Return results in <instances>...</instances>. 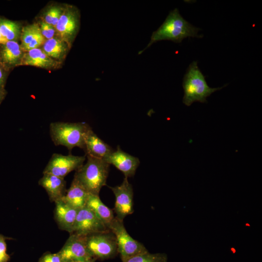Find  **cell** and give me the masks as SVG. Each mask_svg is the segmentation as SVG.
Masks as SVG:
<instances>
[{
    "label": "cell",
    "instance_id": "obj_1",
    "mask_svg": "<svg viewBox=\"0 0 262 262\" xmlns=\"http://www.w3.org/2000/svg\"><path fill=\"white\" fill-rule=\"evenodd\" d=\"M200 29L197 28L185 20L179 10L175 8L170 11L161 26L153 32L147 47L138 53L141 54L153 43L161 40H170L180 43L187 37L201 38L198 34Z\"/></svg>",
    "mask_w": 262,
    "mask_h": 262
},
{
    "label": "cell",
    "instance_id": "obj_2",
    "mask_svg": "<svg viewBox=\"0 0 262 262\" xmlns=\"http://www.w3.org/2000/svg\"><path fill=\"white\" fill-rule=\"evenodd\" d=\"M87 160L76 171L74 178L90 194L98 195L106 185L110 165L104 159L86 155Z\"/></svg>",
    "mask_w": 262,
    "mask_h": 262
},
{
    "label": "cell",
    "instance_id": "obj_3",
    "mask_svg": "<svg viewBox=\"0 0 262 262\" xmlns=\"http://www.w3.org/2000/svg\"><path fill=\"white\" fill-rule=\"evenodd\" d=\"M226 85L217 88L209 86L205 76L198 67L197 61H193L188 67L183 79L184 96L182 102L187 106L197 101L207 102V97Z\"/></svg>",
    "mask_w": 262,
    "mask_h": 262
},
{
    "label": "cell",
    "instance_id": "obj_4",
    "mask_svg": "<svg viewBox=\"0 0 262 262\" xmlns=\"http://www.w3.org/2000/svg\"><path fill=\"white\" fill-rule=\"evenodd\" d=\"M91 128L85 122H52L49 133L55 146H63L71 151L74 147L83 150L86 135Z\"/></svg>",
    "mask_w": 262,
    "mask_h": 262
},
{
    "label": "cell",
    "instance_id": "obj_5",
    "mask_svg": "<svg viewBox=\"0 0 262 262\" xmlns=\"http://www.w3.org/2000/svg\"><path fill=\"white\" fill-rule=\"evenodd\" d=\"M108 228L115 237L118 253L122 262L131 257L148 251L143 244L134 239L128 233L123 221L115 216L113 221L108 226Z\"/></svg>",
    "mask_w": 262,
    "mask_h": 262
},
{
    "label": "cell",
    "instance_id": "obj_6",
    "mask_svg": "<svg viewBox=\"0 0 262 262\" xmlns=\"http://www.w3.org/2000/svg\"><path fill=\"white\" fill-rule=\"evenodd\" d=\"M87 249L95 260H105L118 254L115 237L110 230L85 237Z\"/></svg>",
    "mask_w": 262,
    "mask_h": 262
},
{
    "label": "cell",
    "instance_id": "obj_7",
    "mask_svg": "<svg viewBox=\"0 0 262 262\" xmlns=\"http://www.w3.org/2000/svg\"><path fill=\"white\" fill-rule=\"evenodd\" d=\"M80 17L77 7L73 5L64 4V11L55 26L57 36L70 48L80 30Z\"/></svg>",
    "mask_w": 262,
    "mask_h": 262
},
{
    "label": "cell",
    "instance_id": "obj_8",
    "mask_svg": "<svg viewBox=\"0 0 262 262\" xmlns=\"http://www.w3.org/2000/svg\"><path fill=\"white\" fill-rule=\"evenodd\" d=\"M108 231L110 230L107 226L85 206L78 210L71 234L85 237Z\"/></svg>",
    "mask_w": 262,
    "mask_h": 262
},
{
    "label": "cell",
    "instance_id": "obj_9",
    "mask_svg": "<svg viewBox=\"0 0 262 262\" xmlns=\"http://www.w3.org/2000/svg\"><path fill=\"white\" fill-rule=\"evenodd\" d=\"M85 156L63 155L54 153L44 169L43 174H49L64 178L71 171L80 168L85 160Z\"/></svg>",
    "mask_w": 262,
    "mask_h": 262
},
{
    "label": "cell",
    "instance_id": "obj_10",
    "mask_svg": "<svg viewBox=\"0 0 262 262\" xmlns=\"http://www.w3.org/2000/svg\"><path fill=\"white\" fill-rule=\"evenodd\" d=\"M115 196L114 212L117 219L123 221L127 216L132 214L133 209V191L127 178L122 183L115 187H109Z\"/></svg>",
    "mask_w": 262,
    "mask_h": 262
},
{
    "label": "cell",
    "instance_id": "obj_11",
    "mask_svg": "<svg viewBox=\"0 0 262 262\" xmlns=\"http://www.w3.org/2000/svg\"><path fill=\"white\" fill-rule=\"evenodd\" d=\"M58 253L64 262H86L94 259L87 249L85 237L74 234H70Z\"/></svg>",
    "mask_w": 262,
    "mask_h": 262
},
{
    "label": "cell",
    "instance_id": "obj_12",
    "mask_svg": "<svg viewBox=\"0 0 262 262\" xmlns=\"http://www.w3.org/2000/svg\"><path fill=\"white\" fill-rule=\"evenodd\" d=\"M104 160L109 164H112L123 173L125 178L133 177L138 167L140 161L136 157L127 153L119 146Z\"/></svg>",
    "mask_w": 262,
    "mask_h": 262
},
{
    "label": "cell",
    "instance_id": "obj_13",
    "mask_svg": "<svg viewBox=\"0 0 262 262\" xmlns=\"http://www.w3.org/2000/svg\"><path fill=\"white\" fill-rule=\"evenodd\" d=\"M25 52L18 42L8 41L0 44V64L10 71L19 66Z\"/></svg>",
    "mask_w": 262,
    "mask_h": 262
},
{
    "label": "cell",
    "instance_id": "obj_14",
    "mask_svg": "<svg viewBox=\"0 0 262 262\" xmlns=\"http://www.w3.org/2000/svg\"><path fill=\"white\" fill-rule=\"evenodd\" d=\"M63 64L49 57L41 48L25 52L20 66H30L46 69L60 68Z\"/></svg>",
    "mask_w": 262,
    "mask_h": 262
},
{
    "label": "cell",
    "instance_id": "obj_15",
    "mask_svg": "<svg viewBox=\"0 0 262 262\" xmlns=\"http://www.w3.org/2000/svg\"><path fill=\"white\" fill-rule=\"evenodd\" d=\"M54 218L60 229L71 234L78 210L62 199L55 202Z\"/></svg>",
    "mask_w": 262,
    "mask_h": 262
},
{
    "label": "cell",
    "instance_id": "obj_16",
    "mask_svg": "<svg viewBox=\"0 0 262 262\" xmlns=\"http://www.w3.org/2000/svg\"><path fill=\"white\" fill-rule=\"evenodd\" d=\"M83 150L86 156L104 160L114 149L99 138L91 128L85 138Z\"/></svg>",
    "mask_w": 262,
    "mask_h": 262
},
{
    "label": "cell",
    "instance_id": "obj_17",
    "mask_svg": "<svg viewBox=\"0 0 262 262\" xmlns=\"http://www.w3.org/2000/svg\"><path fill=\"white\" fill-rule=\"evenodd\" d=\"M38 184L46 190L51 202L61 199L67 191L64 178L51 174H43Z\"/></svg>",
    "mask_w": 262,
    "mask_h": 262
},
{
    "label": "cell",
    "instance_id": "obj_18",
    "mask_svg": "<svg viewBox=\"0 0 262 262\" xmlns=\"http://www.w3.org/2000/svg\"><path fill=\"white\" fill-rule=\"evenodd\" d=\"M20 40V47L25 52L40 48L46 40L41 33L38 23H34L22 27Z\"/></svg>",
    "mask_w": 262,
    "mask_h": 262
},
{
    "label": "cell",
    "instance_id": "obj_19",
    "mask_svg": "<svg viewBox=\"0 0 262 262\" xmlns=\"http://www.w3.org/2000/svg\"><path fill=\"white\" fill-rule=\"evenodd\" d=\"M90 194L74 179L69 189L61 199L79 210L85 207Z\"/></svg>",
    "mask_w": 262,
    "mask_h": 262
},
{
    "label": "cell",
    "instance_id": "obj_20",
    "mask_svg": "<svg viewBox=\"0 0 262 262\" xmlns=\"http://www.w3.org/2000/svg\"><path fill=\"white\" fill-rule=\"evenodd\" d=\"M41 48L51 58L62 64L71 49L58 36L46 40Z\"/></svg>",
    "mask_w": 262,
    "mask_h": 262
},
{
    "label": "cell",
    "instance_id": "obj_21",
    "mask_svg": "<svg viewBox=\"0 0 262 262\" xmlns=\"http://www.w3.org/2000/svg\"><path fill=\"white\" fill-rule=\"evenodd\" d=\"M85 206L91 210L107 227L115 217L113 210L106 206L98 195L89 194Z\"/></svg>",
    "mask_w": 262,
    "mask_h": 262
},
{
    "label": "cell",
    "instance_id": "obj_22",
    "mask_svg": "<svg viewBox=\"0 0 262 262\" xmlns=\"http://www.w3.org/2000/svg\"><path fill=\"white\" fill-rule=\"evenodd\" d=\"M22 28L19 22L0 16V30L7 41L18 42L20 40Z\"/></svg>",
    "mask_w": 262,
    "mask_h": 262
},
{
    "label": "cell",
    "instance_id": "obj_23",
    "mask_svg": "<svg viewBox=\"0 0 262 262\" xmlns=\"http://www.w3.org/2000/svg\"><path fill=\"white\" fill-rule=\"evenodd\" d=\"M64 5H54L49 6L44 12L40 19L55 27L62 13Z\"/></svg>",
    "mask_w": 262,
    "mask_h": 262
},
{
    "label": "cell",
    "instance_id": "obj_24",
    "mask_svg": "<svg viewBox=\"0 0 262 262\" xmlns=\"http://www.w3.org/2000/svg\"><path fill=\"white\" fill-rule=\"evenodd\" d=\"M167 256L164 253L151 254L148 251L131 257L124 262H167Z\"/></svg>",
    "mask_w": 262,
    "mask_h": 262
},
{
    "label": "cell",
    "instance_id": "obj_25",
    "mask_svg": "<svg viewBox=\"0 0 262 262\" xmlns=\"http://www.w3.org/2000/svg\"><path fill=\"white\" fill-rule=\"evenodd\" d=\"M41 33L45 40H48L57 36L55 27L41 19L38 22Z\"/></svg>",
    "mask_w": 262,
    "mask_h": 262
},
{
    "label": "cell",
    "instance_id": "obj_26",
    "mask_svg": "<svg viewBox=\"0 0 262 262\" xmlns=\"http://www.w3.org/2000/svg\"><path fill=\"white\" fill-rule=\"evenodd\" d=\"M11 238L6 237L0 233V262H8L10 256L7 253L6 240Z\"/></svg>",
    "mask_w": 262,
    "mask_h": 262
},
{
    "label": "cell",
    "instance_id": "obj_27",
    "mask_svg": "<svg viewBox=\"0 0 262 262\" xmlns=\"http://www.w3.org/2000/svg\"><path fill=\"white\" fill-rule=\"evenodd\" d=\"M38 262H64V261L58 252L51 253L47 252L39 258Z\"/></svg>",
    "mask_w": 262,
    "mask_h": 262
},
{
    "label": "cell",
    "instance_id": "obj_28",
    "mask_svg": "<svg viewBox=\"0 0 262 262\" xmlns=\"http://www.w3.org/2000/svg\"><path fill=\"white\" fill-rule=\"evenodd\" d=\"M10 72L0 64V92L6 91L4 88Z\"/></svg>",
    "mask_w": 262,
    "mask_h": 262
},
{
    "label": "cell",
    "instance_id": "obj_29",
    "mask_svg": "<svg viewBox=\"0 0 262 262\" xmlns=\"http://www.w3.org/2000/svg\"><path fill=\"white\" fill-rule=\"evenodd\" d=\"M6 94H7L6 91L0 92V104H1L3 100L4 99V98H5Z\"/></svg>",
    "mask_w": 262,
    "mask_h": 262
},
{
    "label": "cell",
    "instance_id": "obj_30",
    "mask_svg": "<svg viewBox=\"0 0 262 262\" xmlns=\"http://www.w3.org/2000/svg\"><path fill=\"white\" fill-rule=\"evenodd\" d=\"M8 41L2 35L0 30V44H4Z\"/></svg>",
    "mask_w": 262,
    "mask_h": 262
},
{
    "label": "cell",
    "instance_id": "obj_31",
    "mask_svg": "<svg viewBox=\"0 0 262 262\" xmlns=\"http://www.w3.org/2000/svg\"><path fill=\"white\" fill-rule=\"evenodd\" d=\"M96 260L93 259L92 260H91V261H86V262H95Z\"/></svg>",
    "mask_w": 262,
    "mask_h": 262
}]
</instances>
